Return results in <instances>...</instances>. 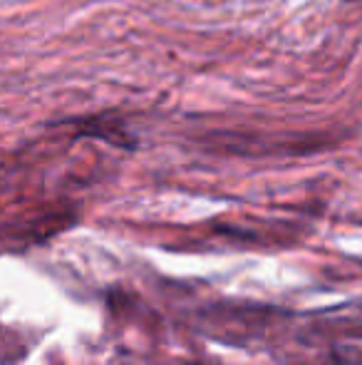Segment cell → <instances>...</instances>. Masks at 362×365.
<instances>
[{"label": "cell", "instance_id": "cell-1", "mask_svg": "<svg viewBox=\"0 0 362 365\" xmlns=\"http://www.w3.org/2000/svg\"><path fill=\"white\" fill-rule=\"evenodd\" d=\"M345 3H353V0H345Z\"/></svg>", "mask_w": 362, "mask_h": 365}]
</instances>
